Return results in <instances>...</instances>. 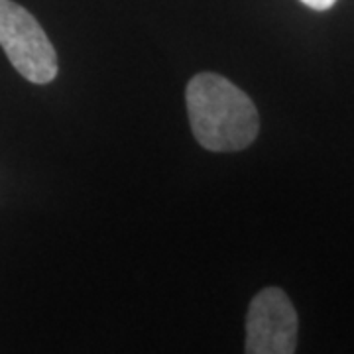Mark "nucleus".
Returning <instances> with one entry per match:
<instances>
[{
	"label": "nucleus",
	"mask_w": 354,
	"mask_h": 354,
	"mask_svg": "<svg viewBox=\"0 0 354 354\" xmlns=\"http://www.w3.org/2000/svg\"><path fill=\"white\" fill-rule=\"evenodd\" d=\"M187 113L193 136L211 152H239L258 136L254 102L234 83L216 73H201L187 85Z\"/></svg>",
	"instance_id": "f257e3e1"
},
{
	"label": "nucleus",
	"mask_w": 354,
	"mask_h": 354,
	"mask_svg": "<svg viewBox=\"0 0 354 354\" xmlns=\"http://www.w3.org/2000/svg\"><path fill=\"white\" fill-rule=\"evenodd\" d=\"M0 46L14 69L30 83L46 85L57 75V55L46 32L12 0H0Z\"/></svg>",
	"instance_id": "f03ea898"
},
{
	"label": "nucleus",
	"mask_w": 354,
	"mask_h": 354,
	"mask_svg": "<svg viewBox=\"0 0 354 354\" xmlns=\"http://www.w3.org/2000/svg\"><path fill=\"white\" fill-rule=\"evenodd\" d=\"M301 2L305 6L313 8V10H329L337 0H301Z\"/></svg>",
	"instance_id": "20e7f679"
},
{
	"label": "nucleus",
	"mask_w": 354,
	"mask_h": 354,
	"mask_svg": "<svg viewBox=\"0 0 354 354\" xmlns=\"http://www.w3.org/2000/svg\"><path fill=\"white\" fill-rule=\"evenodd\" d=\"M297 346V313L286 291L266 288L246 317V354H293Z\"/></svg>",
	"instance_id": "7ed1b4c3"
}]
</instances>
